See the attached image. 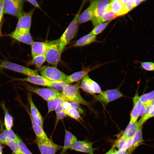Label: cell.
<instances>
[{
  "mask_svg": "<svg viewBox=\"0 0 154 154\" xmlns=\"http://www.w3.org/2000/svg\"><path fill=\"white\" fill-rule=\"evenodd\" d=\"M87 2L82 1L78 12L59 40V50L62 53L67 45L75 37L78 31V17Z\"/></svg>",
  "mask_w": 154,
  "mask_h": 154,
  "instance_id": "6da1fadb",
  "label": "cell"
},
{
  "mask_svg": "<svg viewBox=\"0 0 154 154\" xmlns=\"http://www.w3.org/2000/svg\"><path fill=\"white\" fill-rule=\"evenodd\" d=\"M80 84L78 81L73 85L67 84L62 91L61 95L66 101L83 104L92 110L89 103L81 95L79 91Z\"/></svg>",
  "mask_w": 154,
  "mask_h": 154,
  "instance_id": "7a4b0ae2",
  "label": "cell"
},
{
  "mask_svg": "<svg viewBox=\"0 0 154 154\" xmlns=\"http://www.w3.org/2000/svg\"><path fill=\"white\" fill-rule=\"evenodd\" d=\"M45 54L46 61L52 66L57 67L60 60L62 53L59 47L58 39L48 42Z\"/></svg>",
  "mask_w": 154,
  "mask_h": 154,
  "instance_id": "3957f363",
  "label": "cell"
},
{
  "mask_svg": "<svg viewBox=\"0 0 154 154\" xmlns=\"http://www.w3.org/2000/svg\"><path fill=\"white\" fill-rule=\"evenodd\" d=\"M39 69L41 76L51 81H64L67 76L57 67L54 66H44Z\"/></svg>",
  "mask_w": 154,
  "mask_h": 154,
  "instance_id": "277c9868",
  "label": "cell"
},
{
  "mask_svg": "<svg viewBox=\"0 0 154 154\" xmlns=\"http://www.w3.org/2000/svg\"><path fill=\"white\" fill-rule=\"evenodd\" d=\"M23 84L28 91L37 94L47 101L61 95V93L59 92L50 88H42L35 87L25 82H24Z\"/></svg>",
  "mask_w": 154,
  "mask_h": 154,
  "instance_id": "5b68a950",
  "label": "cell"
},
{
  "mask_svg": "<svg viewBox=\"0 0 154 154\" xmlns=\"http://www.w3.org/2000/svg\"><path fill=\"white\" fill-rule=\"evenodd\" d=\"M111 0H95L93 18L92 20L94 27L100 24L101 18L109 9Z\"/></svg>",
  "mask_w": 154,
  "mask_h": 154,
  "instance_id": "8992f818",
  "label": "cell"
},
{
  "mask_svg": "<svg viewBox=\"0 0 154 154\" xmlns=\"http://www.w3.org/2000/svg\"><path fill=\"white\" fill-rule=\"evenodd\" d=\"M124 96L119 88L102 91L98 95H94L96 100L104 105Z\"/></svg>",
  "mask_w": 154,
  "mask_h": 154,
  "instance_id": "52a82bcc",
  "label": "cell"
},
{
  "mask_svg": "<svg viewBox=\"0 0 154 154\" xmlns=\"http://www.w3.org/2000/svg\"><path fill=\"white\" fill-rule=\"evenodd\" d=\"M1 68H5L20 73L27 76L38 75V70H34L28 67L7 60L1 62Z\"/></svg>",
  "mask_w": 154,
  "mask_h": 154,
  "instance_id": "ba28073f",
  "label": "cell"
},
{
  "mask_svg": "<svg viewBox=\"0 0 154 154\" xmlns=\"http://www.w3.org/2000/svg\"><path fill=\"white\" fill-rule=\"evenodd\" d=\"M24 1L6 0L4 4V13L18 18L23 12Z\"/></svg>",
  "mask_w": 154,
  "mask_h": 154,
  "instance_id": "9c48e42d",
  "label": "cell"
},
{
  "mask_svg": "<svg viewBox=\"0 0 154 154\" xmlns=\"http://www.w3.org/2000/svg\"><path fill=\"white\" fill-rule=\"evenodd\" d=\"M35 10V8H33L28 12H23L18 18V21L15 31L30 32L32 17Z\"/></svg>",
  "mask_w": 154,
  "mask_h": 154,
  "instance_id": "30bf717a",
  "label": "cell"
},
{
  "mask_svg": "<svg viewBox=\"0 0 154 154\" xmlns=\"http://www.w3.org/2000/svg\"><path fill=\"white\" fill-rule=\"evenodd\" d=\"M35 141L41 154H55L62 146L54 143L50 139L43 140L36 138Z\"/></svg>",
  "mask_w": 154,
  "mask_h": 154,
  "instance_id": "8fae6325",
  "label": "cell"
},
{
  "mask_svg": "<svg viewBox=\"0 0 154 154\" xmlns=\"http://www.w3.org/2000/svg\"><path fill=\"white\" fill-rule=\"evenodd\" d=\"M80 88L84 91L94 95L96 94H100L102 91L98 84L91 79L88 74L82 79Z\"/></svg>",
  "mask_w": 154,
  "mask_h": 154,
  "instance_id": "7c38bea8",
  "label": "cell"
},
{
  "mask_svg": "<svg viewBox=\"0 0 154 154\" xmlns=\"http://www.w3.org/2000/svg\"><path fill=\"white\" fill-rule=\"evenodd\" d=\"M11 80L13 81L28 82L37 85L47 86L49 88L51 86L52 81L39 75L28 76L23 78H13Z\"/></svg>",
  "mask_w": 154,
  "mask_h": 154,
  "instance_id": "4fadbf2b",
  "label": "cell"
},
{
  "mask_svg": "<svg viewBox=\"0 0 154 154\" xmlns=\"http://www.w3.org/2000/svg\"><path fill=\"white\" fill-rule=\"evenodd\" d=\"M27 100L30 106V112H28L33 120L37 124L43 127V120L42 116L34 103L32 94L28 93L27 95Z\"/></svg>",
  "mask_w": 154,
  "mask_h": 154,
  "instance_id": "5bb4252c",
  "label": "cell"
},
{
  "mask_svg": "<svg viewBox=\"0 0 154 154\" xmlns=\"http://www.w3.org/2000/svg\"><path fill=\"white\" fill-rule=\"evenodd\" d=\"M92 145V143L86 140H77L70 149L88 154H94V151L96 149L93 147Z\"/></svg>",
  "mask_w": 154,
  "mask_h": 154,
  "instance_id": "9a60e30c",
  "label": "cell"
},
{
  "mask_svg": "<svg viewBox=\"0 0 154 154\" xmlns=\"http://www.w3.org/2000/svg\"><path fill=\"white\" fill-rule=\"evenodd\" d=\"M98 66L90 68L88 67L67 76L64 81L67 84H70L74 82H78L82 79L90 72L98 67Z\"/></svg>",
  "mask_w": 154,
  "mask_h": 154,
  "instance_id": "2e32d148",
  "label": "cell"
},
{
  "mask_svg": "<svg viewBox=\"0 0 154 154\" xmlns=\"http://www.w3.org/2000/svg\"><path fill=\"white\" fill-rule=\"evenodd\" d=\"M139 96L137 91L133 99V108L130 113V122L137 121L141 109L142 104L139 99Z\"/></svg>",
  "mask_w": 154,
  "mask_h": 154,
  "instance_id": "e0dca14e",
  "label": "cell"
},
{
  "mask_svg": "<svg viewBox=\"0 0 154 154\" xmlns=\"http://www.w3.org/2000/svg\"><path fill=\"white\" fill-rule=\"evenodd\" d=\"M94 1H90L88 7L80 14L78 19L79 24L92 21L93 15Z\"/></svg>",
  "mask_w": 154,
  "mask_h": 154,
  "instance_id": "ac0fdd59",
  "label": "cell"
},
{
  "mask_svg": "<svg viewBox=\"0 0 154 154\" xmlns=\"http://www.w3.org/2000/svg\"><path fill=\"white\" fill-rule=\"evenodd\" d=\"M31 54L32 57L45 54L48 46L46 42L35 41L31 44Z\"/></svg>",
  "mask_w": 154,
  "mask_h": 154,
  "instance_id": "d6986e66",
  "label": "cell"
},
{
  "mask_svg": "<svg viewBox=\"0 0 154 154\" xmlns=\"http://www.w3.org/2000/svg\"><path fill=\"white\" fill-rule=\"evenodd\" d=\"M11 37L19 42L28 45H31L34 41L30 32L14 31Z\"/></svg>",
  "mask_w": 154,
  "mask_h": 154,
  "instance_id": "ffe728a7",
  "label": "cell"
},
{
  "mask_svg": "<svg viewBox=\"0 0 154 154\" xmlns=\"http://www.w3.org/2000/svg\"><path fill=\"white\" fill-rule=\"evenodd\" d=\"M96 36L93 35L89 33L77 40L71 45V47H83L96 42Z\"/></svg>",
  "mask_w": 154,
  "mask_h": 154,
  "instance_id": "44dd1931",
  "label": "cell"
},
{
  "mask_svg": "<svg viewBox=\"0 0 154 154\" xmlns=\"http://www.w3.org/2000/svg\"><path fill=\"white\" fill-rule=\"evenodd\" d=\"M109 9L114 12L117 17L124 15L127 14L124 5L120 0H111Z\"/></svg>",
  "mask_w": 154,
  "mask_h": 154,
  "instance_id": "7402d4cb",
  "label": "cell"
},
{
  "mask_svg": "<svg viewBox=\"0 0 154 154\" xmlns=\"http://www.w3.org/2000/svg\"><path fill=\"white\" fill-rule=\"evenodd\" d=\"M141 126L138 121H129L123 132L122 135L127 138L132 137Z\"/></svg>",
  "mask_w": 154,
  "mask_h": 154,
  "instance_id": "603a6c76",
  "label": "cell"
},
{
  "mask_svg": "<svg viewBox=\"0 0 154 154\" xmlns=\"http://www.w3.org/2000/svg\"><path fill=\"white\" fill-rule=\"evenodd\" d=\"M77 141L76 137L69 131L65 130L64 145L60 154H64L68 149H70L73 144Z\"/></svg>",
  "mask_w": 154,
  "mask_h": 154,
  "instance_id": "cb8c5ba5",
  "label": "cell"
},
{
  "mask_svg": "<svg viewBox=\"0 0 154 154\" xmlns=\"http://www.w3.org/2000/svg\"><path fill=\"white\" fill-rule=\"evenodd\" d=\"M142 128L141 127L139 128L133 137L131 145L128 151L129 154L133 152L137 147L143 143Z\"/></svg>",
  "mask_w": 154,
  "mask_h": 154,
  "instance_id": "d4e9b609",
  "label": "cell"
},
{
  "mask_svg": "<svg viewBox=\"0 0 154 154\" xmlns=\"http://www.w3.org/2000/svg\"><path fill=\"white\" fill-rule=\"evenodd\" d=\"M133 137L127 138L122 135L117 140L114 145L118 150L127 151L131 145Z\"/></svg>",
  "mask_w": 154,
  "mask_h": 154,
  "instance_id": "484cf974",
  "label": "cell"
},
{
  "mask_svg": "<svg viewBox=\"0 0 154 154\" xmlns=\"http://www.w3.org/2000/svg\"><path fill=\"white\" fill-rule=\"evenodd\" d=\"M0 105L4 114V124L6 129H11L13 125V117L9 113L8 110L4 103H1Z\"/></svg>",
  "mask_w": 154,
  "mask_h": 154,
  "instance_id": "4316f807",
  "label": "cell"
},
{
  "mask_svg": "<svg viewBox=\"0 0 154 154\" xmlns=\"http://www.w3.org/2000/svg\"><path fill=\"white\" fill-rule=\"evenodd\" d=\"M29 116L32 127L36 135V138L43 140H49V139L43 130V127L40 126L35 122L31 116L29 115Z\"/></svg>",
  "mask_w": 154,
  "mask_h": 154,
  "instance_id": "83f0119b",
  "label": "cell"
},
{
  "mask_svg": "<svg viewBox=\"0 0 154 154\" xmlns=\"http://www.w3.org/2000/svg\"><path fill=\"white\" fill-rule=\"evenodd\" d=\"M19 138L12 129H6L0 133V143L5 144L6 141L10 139L17 141Z\"/></svg>",
  "mask_w": 154,
  "mask_h": 154,
  "instance_id": "f1b7e54d",
  "label": "cell"
},
{
  "mask_svg": "<svg viewBox=\"0 0 154 154\" xmlns=\"http://www.w3.org/2000/svg\"><path fill=\"white\" fill-rule=\"evenodd\" d=\"M65 101L61 95L49 101H47L48 106L47 114H49L55 110L56 107L59 104Z\"/></svg>",
  "mask_w": 154,
  "mask_h": 154,
  "instance_id": "f546056e",
  "label": "cell"
},
{
  "mask_svg": "<svg viewBox=\"0 0 154 154\" xmlns=\"http://www.w3.org/2000/svg\"><path fill=\"white\" fill-rule=\"evenodd\" d=\"M139 99L142 104L145 105L147 107L149 106L154 100V90L139 96Z\"/></svg>",
  "mask_w": 154,
  "mask_h": 154,
  "instance_id": "4dcf8cb0",
  "label": "cell"
},
{
  "mask_svg": "<svg viewBox=\"0 0 154 154\" xmlns=\"http://www.w3.org/2000/svg\"><path fill=\"white\" fill-rule=\"evenodd\" d=\"M46 61L45 55L37 56L32 57V59L29 62L28 64L34 65L37 68L40 69Z\"/></svg>",
  "mask_w": 154,
  "mask_h": 154,
  "instance_id": "1f68e13d",
  "label": "cell"
},
{
  "mask_svg": "<svg viewBox=\"0 0 154 154\" xmlns=\"http://www.w3.org/2000/svg\"><path fill=\"white\" fill-rule=\"evenodd\" d=\"M9 147L15 154H23L19 144L16 141L13 139L7 140L5 143Z\"/></svg>",
  "mask_w": 154,
  "mask_h": 154,
  "instance_id": "d6a6232c",
  "label": "cell"
},
{
  "mask_svg": "<svg viewBox=\"0 0 154 154\" xmlns=\"http://www.w3.org/2000/svg\"><path fill=\"white\" fill-rule=\"evenodd\" d=\"M112 21L102 23L96 26L90 33L95 36L99 34L106 28Z\"/></svg>",
  "mask_w": 154,
  "mask_h": 154,
  "instance_id": "836d02e7",
  "label": "cell"
},
{
  "mask_svg": "<svg viewBox=\"0 0 154 154\" xmlns=\"http://www.w3.org/2000/svg\"><path fill=\"white\" fill-rule=\"evenodd\" d=\"M65 112L66 116L78 121L80 122L81 121H82V118L80 113L77 110L72 107Z\"/></svg>",
  "mask_w": 154,
  "mask_h": 154,
  "instance_id": "e575fe53",
  "label": "cell"
},
{
  "mask_svg": "<svg viewBox=\"0 0 154 154\" xmlns=\"http://www.w3.org/2000/svg\"><path fill=\"white\" fill-rule=\"evenodd\" d=\"M67 84L64 81H52L50 88L59 92L62 91Z\"/></svg>",
  "mask_w": 154,
  "mask_h": 154,
  "instance_id": "d590c367",
  "label": "cell"
},
{
  "mask_svg": "<svg viewBox=\"0 0 154 154\" xmlns=\"http://www.w3.org/2000/svg\"><path fill=\"white\" fill-rule=\"evenodd\" d=\"M117 17V15L109 9L101 19L100 23L112 20Z\"/></svg>",
  "mask_w": 154,
  "mask_h": 154,
  "instance_id": "8d00e7d4",
  "label": "cell"
},
{
  "mask_svg": "<svg viewBox=\"0 0 154 154\" xmlns=\"http://www.w3.org/2000/svg\"><path fill=\"white\" fill-rule=\"evenodd\" d=\"M142 68L147 71H154V62H141Z\"/></svg>",
  "mask_w": 154,
  "mask_h": 154,
  "instance_id": "74e56055",
  "label": "cell"
},
{
  "mask_svg": "<svg viewBox=\"0 0 154 154\" xmlns=\"http://www.w3.org/2000/svg\"><path fill=\"white\" fill-rule=\"evenodd\" d=\"M17 142L23 154H33L19 137Z\"/></svg>",
  "mask_w": 154,
  "mask_h": 154,
  "instance_id": "f35d334b",
  "label": "cell"
},
{
  "mask_svg": "<svg viewBox=\"0 0 154 154\" xmlns=\"http://www.w3.org/2000/svg\"><path fill=\"white\" fill-rule=\"evenodd\" d=\"M125 11L127 13L135 8L133 4V0H129L126 4L124 5Z\"/></svg>",
  "mask_w": 154,
  "mask_h": 154,
  "instance_id": "ab89813d",
  "label": "cell"
},
{
  "mask_svg": "<svg viewBox=\"0 0 154 154\" xmlns=\"http://www.w3.org/2000/svg\"><path fill=\"white\" fill-rule=\"evenodd\" d=\"M56 118L55 121V126H56L58 121L60 120L64 119L66 116L65 112L63 110L56 113Z\"/></svg>",
  "mask_w": 154,
  "mask_h": 154,
  "instance_id": "60d3db41",
  "label": "cell"
},
{
  "mask_svg": "<svg viewBox=\"0 0 154 154\" xmlns=\"http://www.w3.org/2000/svg\"><path fill=\"white\" fill-rule=\"evenodd\" d=\"M71 107L77 110L80 114H83L84 111L80 107L79 104L76 103L70 102Z\"/></svg>",
  "mask_w": 154,
  "mask_h": 154,
  "instance_id": "b9f144b4",
  "label": "cell"
},
{
  "mask_svg": "<svg viewBox=\"0 0 154 154\" xmlns=\"http://www.w3.org/2000/svg\"><path fill=\"white\" fill-rule=\"evenodd\" d=\"M61 107L63 110L66 112L71 107V106L70 102L65 101L62 104Z\"/></svg>",
  "mask_w": 154,
  "mask_h": 154,
  "instance_id": "7bdbcfd3",
  "label": "cell"
},
{
  "mask_svg": "<svg viewBox=\"0 0 154 154\" xmlns=\"http://www.w3.org/2000/svg\"><path fill=\"white\" fill-rule=\"evenodd\" d=\"M4 0H0V23L2 21L4 13Z\"/></svg>",
  "mask_w": 154,
  "mask_h": 154,
  "instance_id": "ee69618b",
  "label": "cell"
},
{
  "mask_svg": "<svg viewBox=\"0 0 154 154\" xmlns=\"http://www.w3.org/2000/svg\"><path fill=\"white\" fill-rule=\"evenodd\" d=\"M27 1L34 6V7L41 10L40 6L37 1L35 0H27Z\"/></svg>",
  "mask_w": 154,
  "mask_h": 154,
  "instance_id": "f6af8a7d",
  "label": "cell"
},
{
  "mask_svg": "<svg viewBox=\"0 0 154 154\" xmlns=\"http://www.w3.org/2000/svg\"><path fill=\"white\" fill-rule=\"evenodd\" d=\"M147 107L144 104H142L139 116L142 117L144 114Z\"/></svg>",
  "mask_w": 154,
  "mask_h": 154,
  "instance_id": "bcb514c9",
  "label": "cell"
},
{
  "mask_svg": "<svg viewBox=\"0 0 154 154\" xmlns=\"http://www.w3.org/2000/svg\"><path fill=\"white\" fill-rule=\"evenodd\" d=\"M114 152L115 154H129L128 151L127 150H115Z\"/></svg>",
  "mask_w": 154,
  "mask_h": 154,
  "instance_id": "7dc6e473",
  "label": "cell"
},
{
  "mask_svg": "<svg viewBox=\"0 0 154 154\" xmlns=\"http://www.w3.org/2000/svg\"><path fill=\"white\" fill-rule=\"evenodd\" d=\"M150 105H151V106L150 110L149 118L154 116V104Z\"/></svg>",
  "mask_w": 154,
  "mask_h": 154,
  "instance_id": "c3c4849f",
  "label": "cell"
},
{
  "mask_svg": "<svg viewBox=\"0 0 154 154\" xmlns=\"http://www.w3.org/2000/svg\"><path fill=\"white\" fill-rule=\"evenodd\" d=\"M145 1L144 0H133V4H134V6L135 8L137 7L141 3H142L143 2Z\"/></svg>",
  "mask_w": 154,
  "mask_h": 154,
  "instance_id": "681fc988",
  "label": "cell"
},
{
  "mask_svg": "<svg viewBox=\"0 0 154 154\" xmlns=\"http://www.w3.org/2000/svg\"><path fill=\"white\" fill-rule=\"evenodd\" d=\"M115 147V145L114 144L111 149L105 154H113L115 150L114 149Z\"/></svg>",
  "mask_w": 154,
  "mask_h": 154,
  "instance_id": "f907efd6",
  "label": "cell"
},
{
  "mask_svg": "<svg viewBox=\"0 0 154 154\" xmlns=\"http://www.w3.org/2000/svg\"><path fill=\"white\" fill-rule=\"evenodd\" d=\"M2 148L1 145V143H0V154H2Z\"/></svg>",
  "mask_w": 154,
  "mask_h": 154,
  "instance_id": "816d5d0a",
  "label": "cell"
},
{
  "mask_svg": "<svg viewBox=\"0 0 154 154\" xmlns=\"http://www.w3.org/2000/svg\"><path fill=\"white\" fill-rule=\"evenodd\" d=\"M113 154H115L114 151V153H113Z\"/></svg>",
  "mask_w": 154,
  "mask_h": 154,
  "instance_id": "f5cc1de1",
  "label": "cell"
},
{
  "mask_svg": "<svg viewBox=\"0 0 154 154\" xmlns=\"http://www.w3.org/2000/svg\"></svg>",
  "mask_w": 154,
  "mask_h": 154,
  "instance_id": "db71d44e",
  "label": "cell"
}]
</instances>
